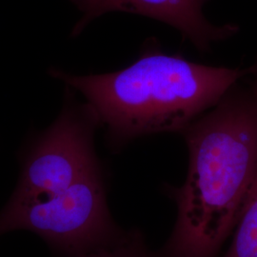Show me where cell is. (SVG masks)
Returning a JSON list of instances; mask_svg holds the SVG:
<instances>
[{
  "label": "cell",
  "mask_w": 257,
  "mask_h": 257,
  "mask_svg": "<svg viewBox=\"0 0 257 257\" xmlns=\"http://www.w3.org/2000/svg\"><path fill=\"white\" fill-rule=\"evenodd\" d=\"M51 74L82 95L110 147L119 150L139 138L179 134L232 86L252 76V70L169 55L152 38L138 59L119 71L74 75L53 70Z\"/></svg>",
  "instance_id": "cell-2"
},
{
  "label": "cell",
  "mask_w": 257,
  "mask_h": 257,
  "mask_svg": "<svg viewBox=\"0 0 257 257\" xmlns=\"http://www.w3.org/2000/svg\"><path fill=\"white\" fill-rule=\"evenodd\" d=\"M74 257H166L149 246L144 234L138 229H120L101 244Z\"/></svg>",
  "instance_id": "cell-6"
},
{
  "label": "cell",
  "mask_w": 257,
  "mask_h": 257,
  "mask_svg": "<svg viewBox=\"0 0 257 257\" xmlns=\"http://www.w3.org/2000/svg\"><path fill=\"white\" fill-rule=\"evenodd\" d=\"M251 67V70H252V76L257 74V61L253 65L250 66Z\"/></svg>",
  "instance_id": "cell-8"
},
{
  "label": "cell",
  "mask_w": 257,
  "mask_h": 257,
  "mask_svg": "<svg viewBox=\"0 0 257 257\" xmlns=\"http://www.w3.org/2000/svg\"><path fill=\"white\" fill-rule=\"evenodd\" d=\"M120 229L110 215L102 168L64 192L30 202H8L0 211V235L31 231L64 257L101 244Z\"/></svg>",
  "instance_id": "cell-3"
},
{
  "label": "cell",
  "mask_w": 257,
  "mask_h": 257,
  "mask_svg": "<svg viewBox=\"0 0 257 257\" xmlns=\"http://www.w3.org/2000/svg\"><path fill=\"white\" fill-rule=\"evenodd\" d=\"M252 82L257 89V74ZM222 257H257V175L230 247Z\"/></svg>",
  "instance_id": "cell-7"
},
{
  "label": "cell",
  "mask_w": 257,
  "mask_h": 257,
  "mask_svg": "<svg viewBox=\"0 0 257 257\" xmlns=\"http://www.w3.org/2000/svg\"><path fill=\"white\" fill-rule=\"evenodd\" d=\"M81 14L72 36L78 37L93 20L110 13L155 19L176 30L198 52H210L239 32L234 23L215 24L205 15L211 0H70Z\"/></svg>",
  "instance_id": "cell-5"
},
{
  "label": "cell",
  "mask_w": 257,
  "mask_h": 257,
  "mask_svg": "<svg viewBox=\"0 0 257 257\" xmlns=\"http://www.w3.org/2000/svg\"><path fill=\"white\" fill-rule=\"evenodd\" d=\"M188 149L184 183L166 185L176 206L166 257H217L232 235L257 175V89L236 83L179 133Z\"/></svg>",
  "instance_id": "cell-1"
},
{
  "label": "cell",
  "mask_w": 257,
  "mask_h": 257,
  "mask_svg": "<svg viewBox=\"0 0 257 257\" xmlns=\"http://www.w3.org/2000/svg\"><path fill=\"white\" fill-rule=\"evenodd\" d=\"M99 124L84 104H70L28 156L9 203L21 204L64 192L101 169L94 149Z\"/></svg>",
  "instance_id": "cell-4"
}]
</instances>
